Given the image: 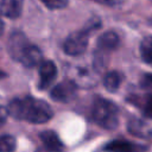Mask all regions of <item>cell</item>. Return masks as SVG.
<instances>
[{"instance_id":"cell-13","label":"cell","mask_w":152,"mask_h":152,"mask_svg":"<svg viewBox=\"0 0 152 152\" xmlns=\"http://www.w3.org/2000/svg\"><path fill=\"white\" fill-rule=\"evenodd\" d=\"M121 81H122V75L119 71H109L106 74L103 78V86L108 91L114 93L119 89Z\"/></svg>"},{"instance_id":"cell-5","label":"cell","mask_w":152,"mask_h":152,"mask_svg":"<svg viewBox=\"0 0 152 152\" xmlns=\"http://www.w3.org/2000/svg\"><path fill=\"white\" fill-rule=\"evenodd\" d=\"M76 95V83L74 81H63L51 90V97L58 102H69Z\"/></svg>"},{"instance_id":"cell-18","label":"cell","mask_w":152,"mask_h":152,"mask_svg":"<svg viewBox=\"0 0 152 152\" xmlns=\"http://www.w3.org/2000/svg\"><path fill=\"white\" fill-rule=\"evenodd\" d=\"M141 86L146 89H152V74H145L141 78Z\"/></svg>"},{"instance_id":"cell-4","label":"cell","mask_w":152,"mask_h":152,"mask_svg":"<svg viewBox=\"0 0 152 152\" xmlns=\"http://www.w3.org/2000/svg\"><path fill=\"white\" fill-rule=\"evenodd\" d=\"M30 44L31 43L27 40V38L25 37L24 33L13 32L8 38L7 49H8V52L11 55V57L13 59L20 62L21 57L24 56V53L27 50V48L30 46Z\"/></svg>"},{"instance_id":"cell-11","label":"cell","mask_w":152,"mask_h":152,"mask_svg":"<svg viewBox=\"0 0 152 152\" xmlns=\"http://www.w3.org/2000/svg\"><path fill=\"white\" fill-rule=\"evenodd\" d=\"M120 40L119 37L115 32L108 31L103 34L100 36V38L97 39V48L101 51H112L114 49L118 48Z\"/></svg>"},{"instance_id":"cell-12","label":"cell","mask_w":152,"mask_h":152,"mask_svg":"<svg viewBox=\"0 0 152 152\" xmlns=\"http://www.w3.org/2000/svg\"><path fill=\"white\" fill-rule=\"evenodd\" d=\"M104 151L107 152H137V146L127 140L116 139V140L109 141L104 146Z\"/></svg>"},{"instance_id":"cell-21","label":"cell","mask_w":152,"mask_h":152,"mask_svg":"<svg viewBox=\"0 0 152 152\" xmlns=\"http://www.w3.org/2000/svg\"><path fill=\"white\" fill-rule=\"evenodd\" d=\"M2 32H4V23H2L1 18H0V36L2 34Z\"/></svg>"},{"instance_id":"cell-7","label":"cell","mask_w":152,"mask_h":152,"mask_svg":"<svg viewBox=\"0 0 152 152\" xmlns=\"http://www.w3.org/2000/svg\"><path fill=\"white\" fill-rule=\"evenodd\" d=\"M57 68L52 61H43L39 64V88L46 89L55 81Z\"/></svg>"},{"instance_id":"cell-1","label":"cell","mask_w":152,"mask_h":152,"mask_svg":"<svg viewBox=\"0 0 152 152\" xmlns=\"http://www.w3.org/2000/svg\"><path fill=\"white\" fill-rule=\"evenodd\" d=\"M7 109L13 118L31 124L48 122L53 115L51 107L45 101L33 97L14 99L10 102Z\"/></svg>"},{"instance_id":"cell-14","label":"cell","mask_w":152,"mask_h":152,"mask_svg":"<svg viewBox=\"0 0 152 152\" xmlns=\"http://www.w3.org/2000/svg\"><path fill=\"white\" fill-rule=\"evenodd\" d=\"M140 55L145 63L152 65V36L142 39L140 44Z\"/></svg>"},{"instance_id":"cell-22","label":"cell","mask_w":152,"mask_h":152,"mask_svg":"<svg viewBox=\"0 0 152 152\" xmlns=\"http://www.w3.org/2000/svg\"><path fill=\"white\" fill-rule=\"evenodd\" d=\"M4 76H5V75H4V72H1V71H0V78H1V77H4Z\"/></svg>"},{"instance_id":"cell-9","label":"cell","mask_w":152,"mask_h":152,"mask_svg":"<svg viewBox=\"0 0 152 152\" xmlns=\"http://www.w3.org/2000/svg\"><path fill=\"white\" fill-rule=\"evenodd\" d=\"M23 0H0V13L10 19H15L21 14Z\"/></svg>"},{"instance_id":"cell-15","label":"cell","mask_w":152,"mask_h":152,"mask_svg":"<svg viewBox=\"0 0 152 152\" xmlns=\"http://www.w3.org/2000/svg\"><path fill=\"white\" fill-rule=\"evenodd\" d=\"M15 146V139L12 135L0 137V152H14Z\"/></svg>"},{"instance_id":"cell-19","label":"cell","mask_w":152,"mask_h":152,"mask_svg":"<svg viewBox=\"0 0 152 152\" xmlns=\"http://www.w3.org/2000/svg\"><path fill=\"white\" fill-rule=\"evenodd\" d=\"M8 115H10L8 109L5 108V107H0V127L5 124V121H6V119H7Z\"/></svg>"},{"instance_id":"cell-17","label":"cell","mask_w":152,"mask_h":152,"mask_svg":"<svg viewBox=\"0 0 152 152\" xmlns=\"http://www.w3.org/2000/svg\"><path fill=\"white\" fill-rule=\"evenodd\" d=\"M144 113H145V116L147 118H152V94L147 96L146 101H145V104H144Z\"/></svg>"},{"instance_id":"cell-2","label":"cell","mask_w":152,"mask_h":152,"mask_svg":"<svg viewBox=\"0 0 152 152\" xmlns=\"http://www.w3.org/2000/svg\"><path fill=\"white\" fill-rule=\"evenodd\" d=\"M94 120L106 129H113L119 124V110L115 103L106 99H97L93 106Z\"/></svg>"},{"instance_id":"cell-20","label":"cell","mask_w":152,"mask_h":152,"mask_svg":"<svg viewBox=\"0 0 152 152\" xmlns=\"http://www.w3.org/2000/svg\"><path fill=\"white\" fill-rule=\"evenodd\" d=\"M93 1L99 2V4H102V5H108V6H113L116 2V0H93Z\"/></svg>"},{"instance_id":"cell-8","label":"cell","mask_w":152,"mask_h":152,"mask_svg":"<svg viewBox=\"0 0 152 152\" xmlns=\"http://www.w3.org/2000/svg\"><path fill=\"white\" fill-rule=\"evenodd\" d=\"M40 140L43 142V147L48 152H61L63 150V142L59 137L52 131H44L40 133Z\"/></svg>"},{"instance_id":"cell-6","label":"cell","mask_w":152,"mask_h":152,"mask_svg":"<svg viewBox=\"0 0 152 152\" xmlns=\"http://www.w3.org/2000/svg\"><path fill=\"white\" fill-rule=\"evenodd\" d=\"M128 131L131 134L142 138V139H148L152 138V118H141V119H132L128 122Z\"/></svg>"},{"instance_id":"cell-3","label":"cell","mask_w":152,"mask_h":152,"mask_svg":"<svg viewBox=\"0 0 152 152\" xmlns=\"http://www.w3.org/2000/svg\"><path fill=\"white\" fill-rule=\"evenodd\" d=\"M100 26V23H97L96 25L93 24L91 27H87V28H83L81 31H77V32H74L71 33L64 42V45H63V49H64V52L66 55H70V56H78V55H82L87 46H88V37H89V31L91 28H96Z\"/></svg>"},{"instance_id":"cell-10","label":"cell","mask_w":152,"mask_h":152,"mask_svg":"<svg viewBox=\"0 0 152 152\" xmlns=\"http://www.w3.org/2000/svg\"><path fill=\"white\" fill-rule=\"evenodd\" d=\"M42 62H43V53H42L40 49L32 44H30V46L27 48V50L25 51L24 56L20 59V63L27 68L37 66Z\"/></svg>"},{"instance_id":"cell-16","label":"cell","mask_w":152,"mask_h":152,"mask_svg":"<svg viewBox=\"0 0 152 152\" xmlns=\"http://www.w3.org/2000/svg\"><path fill=\"white\" fill-rule=\"evenodd\" d=\"M50 10H61L68 6V0H40Z\"/></svg>"}]
</instances>
